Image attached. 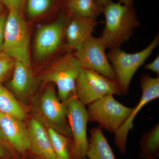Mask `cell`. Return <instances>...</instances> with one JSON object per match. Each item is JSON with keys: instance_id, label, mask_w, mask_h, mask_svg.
<instances>
[{"instance_id": "2e32d148", "label": "cell", "mask_w": 159, "mask_h": 159, "mask_svg": "<svg viewBox=\"0 0 159 159\" xmlns=\"http://www.w3.org/2000/svg\"><path fill=\"white\" fill-rule=\"evenodd\" d=\"M34 83L31 67L16 61L13 77L10 83L15 93L20 96L28 95L34 88Z\"/></svg>"}, {"instance_id": "44dd1931", "label": "cell", "mask_w": 159, "mask_h": 159, "mask_svg": "<svg viewBox=\"0 0 159 159\" xmlns=\"http://www.w3.org/2000/svg\"><path fill=\"white\" fill-rule=\"evenodd\" d=\"M51 0H28V13L32 17L39 16L48 9Z\"/></svg>"}, {"instance_id": "4316f807", "label": "cell", "mask_w": 159, "mask_h": 159, "mask_svg": "<svg viewBox=\"0 0 159 159\" xmlns=\"http://www.w3.org/2000/svg\"><path fill=\"white\" fill-rule=\"evenodd\" d=\"M6 155V152L2 143L0 142V159L5 157Z\"/></svg>"}, {"instance_id": "52a82bcc", "label": "cell", "mask_w": 159, "mask_h": 159, "mask_svg": "<svg viewBox=\"0 0 159 159\" xmlns=\"http://www.w3.org/2000/svg\"><path fill=\"white\" fill-rule=\"evenodd\" d=\"M75 94L85 106L107 95H122L116 80L109 79L95 71L84 68L76 81Z\"/></svg>"}, {"instance_id": "8fae6325", "label": "cell", "mask_w": 159, "mask_h": 159, "mask_svg": "<svg viewBox=\"0 0 159 159\" xmlns=\"http://www.w3.org/2000/svg\"><path fill=\"white\" fill-rule=\"evenodd\" d=\"M66 20L63 16L56 21L42 26L35 36V56L41 59L54 53L62 44L65 36Z\"/></svg>"}, {"instance_id": "e0dca14e", "label": "cell", "mask_w": 159, "mask_h": 159, "mask_svg": "<svg viewBox=\"0 0 159 159\" xmlns=\"http://www.w3.org/2000/svg\"><path fill=\"white\" fill-rule=\"evenodd\" d=\"M66 7L71 16L96 20L103 12V6L95 0H67Z\"/></svg>"}, {"instance_id": "484cf974", "label": "cell", "mask_w": 159, "mask_h": 159, "mask_svg": "<svg viewBox=\"0 0 159 159\" xmlns=\"http://www.w3.org/2000/svg\"><path fill=\"white\" fill-rule=\"evenodd\" d=\"M98 4L102 6H105L109 1V0H95ZM119 2L125 5H132L133 4V0H119Z\"/></svg>"}, {"instance_id": "9a60e30c", "label": "cell", "mask_w": 159, "mask_h": 159, "mask_svg": "<svg viewBox=\"0 0 159 159\" xmlns=\"http://www.w3.org/2000/svg\"><path fill=\"white\" fill-rule=\"evenodd\" d=\"M100 127H94L90 130L88 159H116L113 151Z\"/></svg>"}, {"instance_id": "83f0119b", "label": "cell", "mask_w": 159, "mask_h": 159, "mask_svg": "<svg viewBox=\"0 0 159 159\" xmlns=\"http://www.w3.org/2000/svg\"><path fill=\"white\" fill-rule=\"evenodd\" d=\"M0 142L3 144H6L8 143L5 136L2 132L1 129H0Z\"/></svg>"}, {"instance_id": "6da1fadb", "label": "cell", "mask_w": 159, "mask_h": 159, "mask_svg": "<svg viewBox=\"0 0 159 159\" xmlns=\"http://www.w3.org/2000/svg\"><path fill=\"white\" fill-rule=\"evenodd\" d=\"M105 25L100 38L106 49L120 48L127 42L135 29L140 25L136 11L132 5L109 0L103 6Z\"/></svg>"}, {"instance_id": "8992f818", "label": "cell", "mask_w": 159, "mask_h": 159, "mask_svg": "<svg viewBox=\"0 0 159 159\" xmlns=\"http://www.w3.org/2000/svg\"><path fill=\"white\" fill-rule=\"evenodd\" d=\"M63 103L71 132L72 159H87L89 139L87 128L89 119L86 106L80 101L75 94Z\"/></svg>"}, {"instance_id": "ffe728a7", "label": "cell", "mask_w": 159, "mask_h": 159, "mask_svg": "<svg viewBox=\"0 0 159 159\" xmlns=\"http://www.w3.org/2000/svg\"><path fill=\"white\" fill-rule=\"evenodd\" d=\"M47 131L57 159H72L71 138L66 137L50 127Z\"/></svg>"}, {"instance_id": "30bf717a", "label": "cell", "mask_w": 159, "mask_h": 159, "mask_svg": "<svg viewBox=\"0 0 159 159\" xmlns=\"http://www.w3.org/2000/svg\"><path fill=\"white\" fill-rule=\"evenodd\" d=\"M40 116L48 127L71 138L65 106L56 94L53 86L47 88L40 98L39 104Z\"/></svg>"}, {"instance_id": "9c48e42d", "label": "cell", "mask_w": 159, "mask_h": 159, "mask_svg": "<svg viewBox=\"0 0 159 159\" xmlns=\"http://www.w3.org/2000/svg\"><path fill=\"white\" fill-rule=\"evenodd\" d=\"M106 49L100 37L92 35L80 48L75 51L74 54L83 68L95 71L109 79L116 80L106 53Z\"/></svg>"}, {"instance_id": "cb8c5ba5", "label": "cell", "mask_w": 159, "mask_h": 159, "mask_svg": "<svg viewBox=\"0 0 159 159\" xmlns=\"http://www.w3.org/2000/svg\"><path fill=\"white\" fill-rule=\"evenodd\" d=\"M7 17L6 15H0V52H2L5 39V28Z\"/></svg>"}, {"instance_id": "277c9868", "label": "cell", "mask_w": 159, "mask_h": 159, "mask_svg": "<svg viewBox=\"0 0 159 159\" xmlns=\"http://www.w3.org/2000/svg\"><path fill=\"white\" fill-rule=\"evenodd\" d=\"M82 69L74 54L68 52L44 71L41 79L44 82L56 84L57 96L64 102L75 94L76 81Z\"/></svg>"}, {"instance_id": "5bb4252c", "label": "cell", "mask_w": 159, "mask_h": 159, "mask_svg": "<svg viewBox=\"0 0 159 159\" xmlns=\"http://www.w3.org/2000/svg\"><path fill=\"white\" fill-rule=\"evenodd\" d=\"M30 139V148L40 159H57L50 138L43 123L36 119H31L28 127Z\"/></svg>"}, {"instance_id": "5b68a950", "label": "cell", "mask_w": 159, "mask_h": 159, "mask_svg": "<svg viewBox=\"0 0 159 159\" xmlns=\"http://www.w3.org/2000/svg\"><path fill=\"white\" fill-rule=\"evenodd\" d=\"M89 122H97L99 127L115 134L122 126L132 108L123 105L109 95L87 105Z\"/></svg>"}, {"instance_id": "ba28073f", "label": "cell", "mask_w": 159, "mask_h": 159, "mask_svg": "<svg viewBox=\"0 0 159 159\" xmlns=\"http://www.w3.org/2000/svg\"><path fill=\"white\" fill-rule=\"evenodd\" d=\"M142 89L141 99L119 130L115 134V143L122 155L126 153L129 133L134 127V121L138 113L148 103L159 98V77L142 74L140 80Z\"/></svg>"}, {"instance_id": "d6986e66", "label": "cell", "mask_w": 159, "mask_h": 159, "mask_svg": "<svg viewBox=\"0 0 159 159\" xmlns=\"http://www.w3.org/2000/svg\"><path fill=\"white\" fill-rule=\"evenodd\" d=\"M0 112L22 121L26 117L21 106L2 83L0 84Z\"/></svg>"}, {"instance_id": "7a4b0ae2", "label": "cell", "mask_w": 159, "mask_h": 159, "mask_svg": "<svg viewBox=\"0 0 159 159\" xmlns=\"http://www.w3.org/2000/svg\"><path fill=\"white\" fill-rule=\"evenodd\" d=\"M159 44L158 33L150 43L142 51L128 53L120 48L110 49L107 58L116 76L122 95L129 94L132 79Z\"/></svg>"}, {"instance_id": "7402d4cb", "label": "cell", "mask_w": 159, "mask_h": 159, "mask_svg": "<svg viewBox=\"0 0 159 159\" xmlns=\"http://www.w3.org/2000/svg\"><path fill=\"white\" fill-rule=\"evenodd\" d=\"M16 60L7 56L2 52H0V84L14 70Z\"/></svg>"}, {"instance_id": "603a6c76", "label": "cell", "mask_w": 159, "mask_h": 159, "mask_svg": "<svg viewBox=\"0 0 159 159\" xmlns=\"http://www.w3.org/2000/svg\"><path fill=\"white\" fill-rule=\"evenodd\" d=\"M7 6L9 10H14L21 12L25 6L26 0H0Z\"/></svg>"}, {"instance_id": "3957f363", "label": "cell", "mask_w": 159, "mask_h": 159, "mask_svg": "<svg viewBox=\"0 0 159 159\" xmlns=\"http://www.w3.org/2000/svg\"><path fill=\"white\" fill-rule=\"evenodd\" d=\"M29 46V29L21 12L9 10L2 52L16 61L31 67Z\"/></svg>"}, {"instance_id": "f1b7e54d", "label": "cell", "mask_w": 159, "mask_h": 159, "mask_svg": "<svg viewBox=\"0 0 159 159\" xmlns=\"http://www.w3.org/2000/svg\"><path fill=\"white\" fill-rule=\"evenodd\" d=\"M2 5L0 3V11L2 10Z\"/></svg>"}, {"instance_id": "4fadbf2b", "label": "cell", "mask_w": 159, "mask_h": 159, "mask_svg": "<svg viewBox=\"0 0 159 159\" xmlns=\"http://www.w3.org/2000/svg\"><path fill=\"white\" fill-rule=\"evenodd\" d=\"M70 16L71 19L66 25L65 37L68 48L75 51L93 35L95 28L100 22L96 20Z\"/></svg>"}, {"instance_id": "ac0fdd59", "label": "cell", "mask_w": 159, "mask_h": 159, "mask_svg": "<svg viewBox=\"0 0 159 159\" xmlns=\"http://www.w3.org/2000/svg\"><path fill=\"white\" fill-rule=\"evenodd\" d=\"M140 156L142 158H159V123H157L142 135L140 140Z\"/></svg>"}, {"instance_id": "d4e9b609", "label": "cell", "mask_w": 159, "mask_h": 159, "mask_svg": "<svg viewBox=\"0 0 159 159\" xmlns=\"http://www.w3.org/2000/svg\"><path fill=\"white\" fill-rule=\"evenodd\" d=\"M144 68L155 73L158 76L159 75V56L156 57L151 62L145 65Z\"/></svg>"}, {"instance_id": "7c38bea8", "label": "cell", "mask_w": 159, "mask_h": 159, "mask_svg": "<svg viewBox=\"0 0 159 159\" xmlns=\"http://www.w3.org/2000/svg\"><path fill=\"white\" fill-rule=\"evenodd\" d=\"M0 129L8 143L18 152L30 150L29 132L22 120L0 112Z\"/></svg>"}]
</instances>
